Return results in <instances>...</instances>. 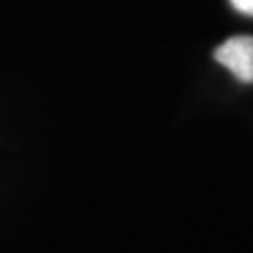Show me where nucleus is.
Returning <instances> with one entry per match:
<instances>
[{"label":"nucleus","mask_w":253,"mask_h":253,"mask_svg":"<svg viewBox=\"0 0 253 253\" xmlns=\"http://www.w3.org/2000/svg\"><path fill=\"white\" fill-rule=\"evenodd\" d=\"M230 4L239 13L247 15V17H253V0H230Z\"/></svg>","instance_id":"nucleus-2"},{"label":"nucleus","mask_w":253,"mask_h":253,"mask_svg":"<svg viewBox=\"0 0 253 253\" xmlns=\"http://www.w3.org/2000/svg\"><path fill=\"white\" fill-rule=\"evenodd\" d=\"M215 61L243 84H253V36H232L215 49Z\"/></svg>","instance_id":"nucleus-1"}]
</instances>
